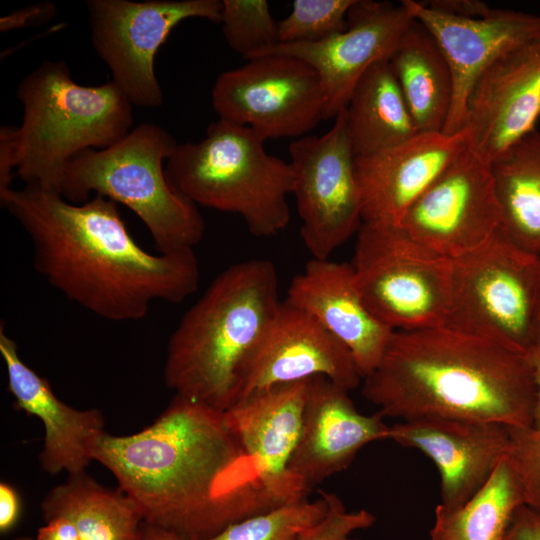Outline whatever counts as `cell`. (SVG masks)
I'll list each match as a JSON object with an SVG mask.
<instances>
[{
    "instance_id": "d590c367",
    "label": "cell",
    "mask_w": 540,
    "mask_h": 540,
    "mask_svg": "<svg viewBox=\"0 0 540 540\" xmlns=\"http://www.w3.org/2000/svg\"><path fill=\"white\" fill-rule=\"evenodd\" d=\"M423 4L433 11L462 19L483 18L493 10L480 0H431Z\"/></svg>"
},
{
    "instance_id": "2e32d148",
    "label": "cell",
    "mask_w": 540,
    "mask_h": 540,
    "mask_svg": "<svg viewBox=\"0 0 540 540\" xmlns=\"http://www.w3.org/2000/svg\"><path fill=\"white\" fill-rule=\"evenodd\" d=\"M401 3L432 34L449 64L453 99L442 131L445 134L464 130L468 96L491 64L513 50L540 41L539 15L493 9L483 18L462 19L433 11L423 2Z\"/></svg>"
},
{
    "instance_id": "f1b7e54d",
    "label": "cell",
    "mask_w": 540,
    "mask_h": 540,
    "mask_svg": "<svg viewBox=\"0 0 540 540\" xmlns=\"http://www.w3.org/2000/svg\"><path fill=\"white\" fill-rule=\"evenodd\" d=\"M327 511L328 503L322 496L315 501L285 503L233 523L206 540H300Z\"/></svg>"
},
{
    "instance_id": "e575fe53",
    "label": "cell",
    "mask_w": 540,
    "mask_h": 540,
    "mask_svg": "<svg viewBox=\"0 0 540 540\" xmlns=\"http://www.w3.org/2000/svg\"><path fill=\"white\" fill-rule=\"evenodd\" d=\"M15 128L3 125L0 129V193L11 188L17 170Z\"/></svg>"
},
{
    "instance_id": "4fadbf2b",
    "label": "cell",
    "mask_w": 540,
    "mask_h": 540,
    "mask_svg": "<svg viewBox=\"0 0 540 540\" xmlns=\"http://www.w3.org/2000/svg\"><path fill=\"white\" fill-rule=\"evenodd\" d=\"M410 237L455 259L502 226L492 166L467 146L411 205L400 222Z\"/></svg>"
},
{
    "instance_id": "6da1fadb",
    "label": "cell",
    "mask_w": 540,
    "mask_h": 540,
    "mask_svg": "<svg viewBox=\"0 0 540 540\" xmlns=\"http://www.w3.org/2000/svg\"><path fill=\"white\" fill-rule=\"evenodd\" d=\"M92 458L113 474L145 523L187 540L209 539L282 505L265 489L223 411L179 395L139 432L103 434Z\"/></svg>"
},
{
    "instance_id": "ac0fdd59",
    "label": "cell",
    "mask_w": 540,
    "mask_h": 540,
    "mask_svg": "<svg viewBox=\"0 0 540 540\" xmlns=\"http://www.w3.org/2000/svg\"><path fill=\"white\" fill-rule=\"evenodd\" d=\"M388 439L415 448L436 465L441 503L456 509L489 480L510 446L509 427L495 422L417 418L389 427Z\"/></svg>"
},
{
    "instance_id": "60d3db41",
    "label": "cell",
    "mask_w": 540,
    "mask_h": 540,
    "mask_svg": "<svg viewBox=\"0 0 540 540\" xmlns=\"http://www.w3.org/2000/svg\"><path fill=\"white\" fill-rule=\"evenodd\" d=\"M143 540H187L184 537L144 522Z\"/></svg>"
},
{
    "instance_id": "b9f144b4",
    "label": "cell",
    "mask_w": 540,
    "mask_h": 540,
    "mask_svg": "<svg viewBox=\"0 0 540 540\" xmlns=\"http://www.w3.org/2000/svg\"><path fill=\"white\" fill-rule=\"evenodd\" d=\"M539 258H540V255H539ZM534 337H535L534 345L540 344V273H539V284H538L535 320H534Z\"/></svg>"
},
{
    "instance_id": "ba28073f",
    "label": "cell",
    "mask_w": 540,
    "mask_h": 540,
    "mask_svg": "<svg viewBox=\"0 0 540 540\" xmlns=\"http://www.w3.org/2000/svg\"><path fill=\"white\" fill-rule=\"evenodd\" d=\"M540 258L516 243L501 226L479 248L452 259L451 297L443 326L528 354Z\"/></svg>"
},
{
    "instance_id": "7a4b0ae2",
    "label": "cell",
    "mask_w": 540,
    "mask_h": 540,
    "mask_svg": "<svg viewBox=\"0 0 540 540\" xmlns=\"http://www.w3.org/2000/svg\"><path fill=\"white\" fill-rule=\"evenodd\" d=\"M28 235L34 269L69 301L114 322L144 318L155 301L181 303L198 289L192 248L153 254L131 236L118 204L94 195L75 204L36 184L0 193Z\"/></svg>"
},
{
    "instance_id": "e0dca14e",
    "label": "cell",
    "mask_w": 540,
    "mask_h": 540,
    "mask_svg": "<svg viewBox=\"0 0 540 540\" xmlns=\"http://www.w3.org/2000/svg\"><path fill=\"white\" fill-rule=\"evenodd\" d=\"M540 118V41L513 50L475 82L466 104L468 147L492 164L536 130Z\"/></svg>"
},
{
    "instance_id": "5b68a950",
    "label": "cell",
    "mask_w": 540,
    "mask_h": 540,
    "mask_svg": "<svg viewBox=\"0 0 540 540\" xmlns=\"http://www.w3.org/2000/svg\"><path fill=\"white\" fill-rule=\"evenodd\" d=\"M23 118L15 128L16 176L59 192L66 164L105 149L133 129V105L112 82L83 86L63 60H44L17 85ZM60 193V192H59Z\"/></svg>"
},
{
    "instance_id": "7402d4cb",
    "label": "cell",
    "mask_w": 540,
    "mask_h": 540,
    "mask_svg": "<svg viewBox=\"0 0 540 540\" xmlns=\"http://www.w3.org/2000/svg\"><path fill=\"white\" fill-rule=\"evenodd\" d=\"M0 354L7 372V388L19 410L37 417L44 428L39 454L41 468L51 474L86 471L92 452L105 434L104 417L96 408L76 409L61 401L49 382L20 357L14 339L0 325Z\"/></svg>"
},
{
    "instance_id": "4316f807",
    "label": "cell",
    "mask_w": 540,
    "mask_h": 540,
    "mask_svg": "<svg viewBox=\"0 0 540 540\" xmlns=\"http://www.w3.org/2000/svg\"><path fill=\"white\" fill-rule=\"evenodd\" d=\"M502 227L522 249L540 255V130L492 164Z\"/></svg>"
},
{
    "instance_id": "7c38bea8",
    "label": "cell",
    "mask_w": 540,
    "mask_h": 540,
    "mask_svg": "<svg viewBox=\"0 0 540 540\" xmlns=\"http://www.w3.org/2000/svg\"><path fill=\"white\" fill-rule=\"evenodd\" d=\"M289 153L303 242L313 258L329 259L363 222L345 109L325 134L291 142Z\"/></svg>"
},
{
    "instance_id": "1f68e13d",
    "label": "cell",
    "mask_w": 540,
    "mask_h": 540,
    "mask_svg": "<svg viewBox=\"0 0 540 540\" xmlns=\"http://www.w3.org/2000/svg\"><path fill=\"white\" fill-rule=\"evenodd\" d=\"M509 461L522 488L524 505L540 516V431L509 427Z\"/></svg>"
},
{
    "instance_id": "603a6c76",
    "label": "cell",
    "mask_w": 540,
    "mask_h": 540,
    "mask_svg": "<svg viewBox=\"0 0 540 540\" xmlns=\"http://www.w3.org/2000/svg\"><path fill=\"white\" fill-rule=\"evenodd\" d=\"M286 300L348 348L362 379L379 365L394 330L366 306L351 264L312 258L292 279Z\"/></svg>"
},
{
    "instance_id": "ab89813d",
    "label": "cell",
    "mask_w": 540,
    "mask_h": 540,
    "mask_svg": "<svg viewBox=\"0 0 540 540\" xmlns=\"http://www.w3.org/2000/svg\"><path fill=\"white\" fill-rule=\"evenodd\" d=\"M536 384V405L534 410L533 428L540 431V344L534 345L528 352Z\"/></svg>"
},
{
    "instance_id": "7bdbcfd3",
    "label": "cell",
    "mask_w": 540,
    "mask_h": 540,
    "mask_svg": "<svg viewBox=\"0 0 540 540\" xmlns=\"http://www.w3.org/2000/svg\"><path fill=\"white\" fill-rule=\"evenodd\" d=\"M14 540H35V539L28 536H21V537L15 538Z\"/></svg>"
},
{
    "instance_id": "ee69618b",
    "label": "cell",
    "mask_w": 540,
    "mask_h": 540,
    "mask_svg": "<svg viewBox=\"0 0 540 540\" xmlns=\"http://www.w3.org/2000/svg\"><path fill=\"white\" fill-rule=\"evenodd\" d=\"M539 17H540V14H539Z\"/></svg>"
},
{
    "instance_id": "3957f363",
    "label": "cell",
    "mask_w": 540,
    "mask_h": 540,
    "mask_svg": "<svg viewBox=\"0 0 540 540\" xmlns=\"http://www.w3.org/2000/svg\"><path fill=\"white\" fill-rule=\"evenodd\" d=\"M362 395L401 421L449 418L533 426L528 354L445 326L394 331Z\"/></svg>"
},
{
    "instance_id": "9c48e42d",
    "label": "cell",
    "mask_w": 540,
    "mask_h": 540,
    "mask_svg": "<svg viewBox=\"0 0 540 540\" xmlns=\"http://www.w3.org/2000/svg\"><path fill=\"white\" fill-rule=\"evenodd\" d=\"M357 233L351 265L372 314L394 331L443 326L452 259L420 244L400 225L362 222Z\"/></svg>"
},
{
    "instance_id": "f546056e",
    "label": "cell",
    "mask_w": 540,
    "mask_h": 540,
    "mask_svg": "<svg viewBox=\"0 0 540 540\" xmlns=\"http://www.w3.org/2000/svg\"><path fill=\"white\" fill-rule=\"evenodd\" d=\"M222 33L228 46L245 60L279 43L278 21L265 0H222Z\"/></svg>"
},
{
    "instance_id": "d6986e66",
    "label": "cell",
    "mask_w": 540,
    "mask_h": 540,
    "mask_svg": "<svg viewBox=\"0 0 540 540\" xmlns=\"http://www.w3.org/2000/svg\"><path fill=\"white\" fill-rule=\"evenodd\" d=\"M310 379L255 391L223 411L233 436L279 504L306 499L309 492L290 473L289 463L299 440Z\"/></svg>"
},
{
    "instance_id": "83f0119b",
    "label": "cell",
    "mask_w": 540,
    "mask_h": 540,
    "mask_svg": "<svg viewBox=\"0 0 540 540\" xmlns=\"http://www.w3.org/2000/svg\"><path fill=\"white\" fill-rule=\"evenodd\" d=\"M521 505H524L522 488L506 456L485 485L464 505L456 509L436 506L430 538L505 540L512 516Z\"/></svg>"
},
{
    "instance_id": "4dcf8cb0",
    "label": "cell",
    "mask_w": 540,
    "mask_h": 540,
    "mask_svg": "<svg viewBox=\"0 0 540 540\" xmlns=\"http://www.w3.org/2000/svg\"><path fill=\"white\" fill-rule=\"evenodd\" d=\"M355 0H295L287 17L278 21L279 43H316L347 27Z\"/></svg>"
},
{
    "instance_id": "d4e9b609",
    "label": "cell",
    "mask_w": 540,
    "mask_h": 540,
    "mask_svg": "<svg viewBox=\"0 0 540 540\" xmlns=\"http://www.w3.org/2000/svg\"><path fill=\"white\" fill-rule=\"evenodd\" d=\"M389 61L418 132H442L452 105L453 79L432 34L414 19Z\"/></svg>"
},
{
    "instance_id": "8992f818",
    "label": "cell",
    "mask_w": 540,
    "mask_h": 540,
    "mask_svg": "<svg viewBox=\"0 0 540 540\" xmlns=\"http://www.w3.org/2000/svg\"><path fill=\"white\" fill-rule=\"evenodd\" d=\"M264 142L251 128L219 119L199 142L178 144L165 163L167 180L196 205L239 215L256 237L273 236L289 223L295 174Z\"/></svg>"
},
{
    "instance_id": "9a60e30c",
    "label": "cell",
    "mask_w": 540,
    "mask_h": 540,
    "mask_svg": "<svg viewBox=\"0 0 540 540\" xmlns=\"http://www.w3.org/2000/svg\"><path fill=\"white\" fill-rule=\"evenodd\" d=\"M413 21L402 3L355 0L343 32L316 43H278L256 57L284 54L310 64L320 76L327 120L346 108L353 89L371 66L391 59Z\"/></svg>"
},
{
    "instance_id": "d6a6232c",
    "label": "cell",
    "mask_w": 540,
    "mask_h": 540,
    "mask_svg": "<svg viewBox=\"0 0 540 540\" xmlns=\"http://www.w3.org/2000/svg\"><path fill=\"white\" fill-rule=\"evenodd\" d=\"M328 503L324 518L308 529L300 540H354L350 535L361 529L371 527L375 516L367 510L349 512L343 502L334 493L320 492Z\"/></svg>"
},
{
    "instance_id": "f35d334b",
    "label": "cell",
    "mask_w": 540,
    "mask_h": 540,
    "mask_svg": "<svg viewBox=\"0 0 540 540\" xmlns=\"http://www.w3.org/2000/svg\"><path fill=\"white\" fill-rule=\"evenodd\" d=\"M35 540H80L74 524L63 517L46 521L37 531Z\"/></svg>"
},
{
    "instance_id": "52a82bcc",
    "label": "cell",
    "mask_w": 540,
    "mask_h": 540,
    "mask_svg": "<svg viewBox=\"0 0 540 540\" xmlns=\"http://www.w3.org/2000/svg\"><path fill=\"white\" fill-rule=\"evenodd\" d=\"M177 146L160 125L139 124L116 144L73 157L59 192L75 204L86 202L94 192L127 206L145 224L158 253L193 249L204 236V219L165 174L164 163Z\"/></svg>"
},
{
    "instance_id": "5bb4252c",
    "label": "cell",
    "mask_w": 540,
    "mask_h": 540,
    "mask_svg": "<svg viewBox=\"0 0 540 540\" xmlns=\"http://www.w3.org/2000/svg\"><path fill=\"white\" fill-rule=\"evenodd\" d=\"M314 376H324L349 391L362 380L352 354L341 341L311 314L281 301L242 364L238 400L258 390Z\"/></svg>"
},
{
    "instance_id": "8fae6325",
    "label": "cell",
    "mask_w": 540,
    "mask_h": 540,
    "mask_svg": "<svg viewBox=\"0 0 540 540\" xmlns=\"http://www.w3.org/2000/svg\"><path fill=\"white\" fill-rule=\"evenodd\" d=\"M211 99L219 119L249 127L264 140L300 137L325 119L318 72L284 54L259 56L222 72Z\"/></svg>"
},
{
    "instance_id": "8d00e7d4",
    "label": "cell",
    "mask_w": 540,
    "mask_h": 540,
    "mask_svg": "<svg viewBox=\"0 0 540 540\" xmlns=\"http://www.w3.org/2000/svg\"><path fill=\"white\" fill-rule=\"evenodd\" d=\"M505 540H540V516L525 505L518 507L508 526Z\"/></svg>"
},
{
    "instance_id": "cb8c5ba5",
    "label": "cell",
    "mask_w": 540,
    "mask_h": 540,
    "mask_svg": "<svg viewBox=\"0 0 540 540\" xmlns=\"http://www.w3.org/2000/svg\"><path fill=\"white\" fill-rule=\"evenodd\" d=\"M44 521L63 517L76 527L80 540H143V517L119 488L109 489L86 471L68 475L41 502Z\"/></svg>"
},
{
    "instance_id": "484cf974",
    "label": "cell",
    "mask_w": 540,
    "mask_h": 540,
    "mask_svg": "<svg viewBox=\"0 0 540 540\" xmlns=\"http://www.w3.org/2000/svg\"><path fill=\"white\" fill-rule=\"evenodd\" d=\"M355 157L395 146L418 132L389 60L371 66L345 108Z\"/></svg>"
},
{
    "instance_id": "ffe728a7",
    "label": "cell",
    "mask_w": 540,
    "mask_h": 540,
    "mask_svg": "<svg viewBox=\"0 0 540 540\" xmlns=\"http://www.w3.org/2000/svg\"><path fill=\"white\" fill-rule=\"evenodd\" d=\"M384 414L360 413L349 390L324 376L310 379L290 473L309 491L344 471L367 444L388 439Z\"/></svg>"
},
{
    "instance_id": "836d02e7",
    "label": "cell",
    "mask_w": 540,
    "mask_h": 540,
    "mask_svg": "<svg viewBox=\"0 0 540 540\" xmlns=\"http://www.w3.org/2000/svg\"><path fill=\"white\" fill-rule=\"evenodd\" d=\"M56 12V6L52 2L44 1L30 4L2 16L0 18V31L8 32L41 26L48 23L55 16Z\"/></svg>"
},
{
    "instance_id": "30bf717a",
    "label": "cell",
    "mask_w": 540,
    "mask_h": 540,
    "mask_svg": "<svg viewBox=\"0 0 540 540\" xmlns=\"http://www.w3.org/2000/svg\"><path fill=\"white\" fill-rule=\"evenodd\" d=\"M90 37L112 82L133 106L158 108L163 92L154 61L170 32L188 18L220 23L222 0H88Z\"/></svg>"
},
{
    "instance_id": "277c9868",
    "label": "cell",
    "mask_w": 540,
    "mask_h": 540,
    "mask_svg": "<svg viewBox=\"0 0 540 540\" xmlns=\"http://www.w3.org/2000/svg\"><path fill=\"white\" fill-rule=\"evenodd\" d=\"M281 300L275 265L235 263L208 286L172 332L164 381L175 395L225 411L239 397V373Z\"/></svg>"
},
{
    "instance_id": "74e56055",
    "label": "cell",
    "mask_w": 540,
    "mask_h": 540,
    "mask_svg": "<svg viewBox=\"0 0 540 540\" xmlns=\"http://www.w3.org/2000/svg\"><path fill=\"white\" fill-rule=\"evenodd\" d=\"M21 515V501L17 491L8 483H0V532H10Z\"/></svg>"
},
{
    "instance_id": "44dd1931",
    "label": "cell",
    "mask_w": 540,
    "mask_h": 540,
    "mask_svg": "<svg viewBox=\"0 0 540 540\" xmlns=\"http://www.w3.org/2000/svg\"><path fill=\"white\" fill-rule=\"evenodd\" d=\"M467 146V134L419 132L379 152L355 157L362 221L400 225L418 197Z\"/></svg>"
}]
</instances>
